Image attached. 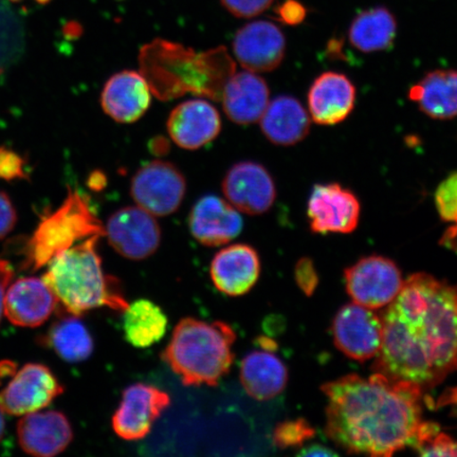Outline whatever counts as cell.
I'll use <instances>...</instances> for the list:
<instances>
[{
	"label": "cell",
	"mask_w": 457,
	"mask_h": 457,
	"mask_svg": "<svg viewBox=\"0 0 457 457\" xmlns=\"http://www.w3.org/2000/svg\"><path fill=\"white\" fill-rule=\"evenodd\" d=\"M373 370L431 390L457 370V285L415 273L381 314Z\"/></svg>",
	"instance_id": "1"
},
{
	"label": "cell",
	"mask_w": 457,
	"mask_h": 457,
	"mask_svg": "<svg viewBox=\"0 0 457 457\" xmlns=\"http://www.w3.org/2000/svg\"><path fill=\"white\" fill-rule=\"evenodd\" d=\"M328 397V436L351 454L391 456L415 448L422 424L424 391L374 373L346 375L322 386Z\"/></svg>",
	"instance_id": "2"
},
{
	"label": "cell",
	"mask_w": 457,
	"mask_h": 457,
	"mask_svg": "<svg viewBox=\"0 0 457 457\" xmlns=\"http://www.w3.org/2000/svg\"><path fill=\"white\" fill-rule=\"evenodd\" d=\"M139 60L142 76L162 100L187 93L220 100L225 84L236 72V64L225 47L197 54L162 38L145 45Z\"/></svg>",
	"instance_id": "3"
},
{
	"label": "cell",
	"mask_w": 457,
	"mask_h": 457,
	"mask_svg": "<svg viewBox=\"0 0 457 457\" xmlns=\"http://www.w3.org/2000/svg\"><path fill=\"white\" fill-rule=\"evenodd\" d=\"M100 237H91L62 251L49 262L44 281L72 316L107 307L123 312L129 303L117 278L103 270L96 250Z\"/></svg>",
	"instance_id": "4"
},
{
	"label": "cell",
	"mask_w": 457,
	"mask_h": 457,
	"mask_svg": "<svg viewBox=\"0 0 457 457\" xmlns=\"http://www.w3.org/2000/svg\"><path fill=\"white\" fill-rule=\"evenodd\" d=\"M236 341L225 322L185 318L176 325L162 357L185 386H215L231 370Z\"/></svg>",
	"instance_id": "5"
},
{
	"label": "cell",
	"mask_w": 457,
	"mask_h": 457,
	"mask_svg": "<svg viewBox=\"0 0 457 457\" xmlns=\"http://www.w3.org/2000/svg\"><path fill=\"white\" fill-rule=\"evenodd\" d=\"M105 236L86 198L70 191L64 203L39 222L26 245L24 270L37 271L54 257L91 237Z\"/></svg>",
	"instance_id": "6"
},
{
	"label": "cell",
	"mask_w": 457,
	"mask_h": 457,
	"mask_svg": "<svg viewBox=\"0 0 457 457\" xmlns=\"http://www.w3.org/2000/svg\"><path fill=\"white\" fill-rule=\"evenodd\" d=\"M345 278L353 301L373 311L391 304L404 283L395 262L380 255L359 260L347 268Z\"/></svg>",
	"instance_id": "7"
},
{
	"label": "cell",
	"mask_w": 457,
	"mask_h": 457,
	"mask_svg": "<svg viewBox=\"0 0 457 457\" xmlns=\"http://www.w3.org/2000/svg\"><path fill=\"white\" fill-rule=\"evenodd\" d=\"M184 174L173 163L155 160L134 175L130 194L134 202L154 216H168L179 209L186 196Z\"/></svg>",
	"instance_id": "8"
},
{
	"label": "cell",
	"mask_w": 457,
	"mask_h": 457,
	"mask_svg": "<svg viewBox=\"0 0 457 457\" xmlns=\"http://www.w3.org/2000/svg\"><path fill=\"white\" fill-rule=\"evenodd\" d=\"M331 334L340 352L348 358L364 362L378 355L384 327L379 314L353 302L337 312Z\"/></svg>",
	"instance_id": "9"
},
{
	"label": "cell",
	"mask_w": 457,
	"mask_h": 457,
	"mask_svg": "<svg viewBox=\"0 0 457 457\" xmlns=\"http://www.w3.org/2000/svg\"><path fill=\"white\" fill-rule=\"evenodd\" d=\"M104 231L112 247L133 261L152 256L162 242V228L155 217L138 205L114 212L108 219Z\"/></svg>",
	"instance_id": "10"
},
{
	"label": "cell",
	"mask_w": 457,
	"mask_h": 457,
	"mask_svg": "<svg viewBox=\"0 0 457 457\" xmlns=\"http://www.w3.org/2000/svg\"><path fill=\"white\" fill-rule=\"evenodd\" d=\"M64 392L47 367L26 364L0 392V410L4 414L24 416L41 411Z\"/></svg>",
	"instance_id": "11"
},
{
	"label": "cell",
	"mask_w": 457,
	"mask_h": 457,
	"mask_svg": "<svg viewBox=\"0 0 457 457\" xmlns=\"http://www.w3.org/2000/svg\"><path fill=\"white\" fill-rule=\"evenodd\" d=\"M360 212L359 199L350 188L336 182L312 187L307 216L313 233H352L358 227Z\"/></svg>",
	"instance_id": "12"
},
{
	"label": "cell",
	"mask_w": 457,
	"mask_h": 457,
	"mask_svg": "<svg viewBox=\"0 0 457 457\" xmlns=\"http://www.w3.org/2000/svg\"><path fill=\"white\" fill-rule=\"evenodd\" d=\"M170 397L158 387L136 384L125 388L121 403L112 416V428L125 441H140L169 408Z\"/></svg>",
	"instance_id": "13"
},
{
	"label": "cell",
	"mask_w": 457,
	"mask_h": 457,
	"mask_svg": "<svg viewBox=\"0 0 457 457\" xmlns=\"http://www.w3.org/2000/svg\"><path fill=\"white\" fill-rule=\"evenodd\" d=\"M222 192L238 212L249 215L268 212L277 198L276 184L270 171L253 162L234 164L222 181Z\"/></svg>",
	"instance_id": "14"
},
{
	"label": "cell",
	"mask_w": 457,
	"mask_h": 457,
	"mask_svg": "<svg viewBox=\"0 0 457 457\" xmlns=\"http://www.w3.org/2000/svg\"><path fill=\"white\" fill-rule=\"evenodd\" d=\"M233 53L245 71L271 72L282 64L286 54L284 33L267 21L250 22L233 39Z\"/></svg>",
	"instance_id": "15"
},
{
	"label": "cell",
	"mask_w": 457,
	"mask_h": 457,
	"mask_svg": "<svg viewBox=\"0 0 457 457\" xmlns=\"http://www.w3.org/2000/svg\"><path fill=\"white\" fill-rule=\"evenodd\" d=\"M356 96L355 85L345 74L324 72L314 79L308 91V112L318 125L339 124L353 111Z\"/></svg>",
	"instance_id": "16"
},
{
	"label": "cell",
	"mask_w": 457,
	"mask_h": 457,
	"mask_svg": "<svg viewBox=\"0 0 457 457\" xmlns=\"http://www.w3.org/2000/svg\"><path fill=\"white\" fill-rule=\"evenodd\" d=\"M238 211L226 200L214 195L200 198L188 216L194 238L208 247H219L237 238L243 230Z\"/></svg>",
	"instance_id": "17"
},
{
	"label": "cell",
	"mask_w": 457,
	"mask_h": 457,
	"mask_svg": "<svg viewBox=\"0 0 457 457\" xmlns=\"http://www.w3.org/2000/svg\"><path fill=\"white\" fill-rule=\"evenodd\" d=\"M167 128L170 139L185 150H198L212 142L221 130L219 112L208 101L188 100L170 112Z\"/></svg>",
	"instance_id": "18"
},
{
	"label": "cell",
	"mask_w": 457,
	"mask_h": 457,
	"mask_svg": "<svg viewBox=\"0 0 457 457\" xmlns=\"http://www.w3.org/2000/svg\"><path fill=\"white\" fill-rule=\"evenodd\" d=\"M17 436L26 453L38 457L55 456L65 451L73 438L67 417L56 411L33 412L21 417Z\"/></svg>",
	"instance_id": "19"
},
{
	"label": "cell",
	"mask_w": 457,
	"mask_h": 457,
	"mask_svg": "<svg viewBox=\"0 0 457 457\" xmlns=\"http://www.w3.org/2000/svg\"><path fill=\"white\" fill-rule=\"evenodd\" d=\"M152 90L141 72L124 71L108 79L101 105L108 117L119 123H134L151 105Z\"/></svg>",
	"instance_id": "20"
},
{
	"label": "cell",
	"mask_w": 457,
	"mask_h": 457,
	"mask_svg": "<svg viewBox=\"0 0 457 457\" xmlns=\"http://www.w3.org/2000/svg\"><path fill=\"white\" fill-rule=\"evenodd\" d=\"M57 300L44 279L21 278L10 285L4 295V316L17 327L37 328L50 318Z\"/></svg>",
	"instance_id": "21"
},
{
	"label": "cell",
	"mask_w": 457,
	"mask_h": 457,
	"mask_svg": "<svg viewBox=\"0 0 457 457\" xmlns=\"http://www.w3.org/2000/svg\"><path fill=\"white\" fill-rule=\"evenodd\" d=\"M261 273V261L249 245L237 244L221 249L211 262L215 287L230 296H241L254 287Z\"/></svg>",
	"instance_id": "22"
},
{
	"label": "cell",
	"mask_w": 457,
	"mask_h": 457,
	"mask_svg": "<svg viewBox=\"0 0 457 457\" xmlns=\"http://www.w3.org/2000/svg\"><path fill=\"white\" fill-rule=\"evenodd\" d=\"M270 90L264 79L253 71L234 72L222 89L227 117L239 125L260 121L270 104Z\"/></svg>",
	"instance_id": "23"
},
{
	"label": "cell",
	"mask_w": 457,
	"mask_h": 457,
	"mask_svg": "<svg viewBox=\"0 0 457 457\" xmlns=\"http://www.w3.org/2000/svg\"><path fill=\"white\" fill-rule=\"evenodd\" d=\"M260 121L262 134L273 145L291 146L310 134L312 118L298 99L278 96L270 102Z\"/></svg>",
	"instance_id": "24"
},
{
	"label": "cell",
	"mask_w": 457,
	"mask_h": 457,
	"mask_svg": "<svg viewBox=\"0 0 457 457\" xmlns=\"http://www.w3.org/2000/svg\"><path fill=\"white\" fill-rule=\"evenodd\" d=\"M241 382L250 397L261 402L276 398L288 384V370L270 351H253L243 359Z\"/></svg>",
	"instance_id": "25"
},
{
	"label": "cell",
	"mask_w": 457,
	"mask_h": 457,
	"mask_svg": "<svg viewBox=\"0 0 457 457\" xmlns=\"http://www.w3.org/2000/svg\"><path fill=\"white\" fill-rule=\"evenodd\" d=\"M409 99L428 118L451 120L457 117V71L428 72L409 90Z\"/></svg>",
	"instance_id": "26"
},
{
	"label": "cell",
	"mask_w": 457,
	"mask_h": 457,
	"mask_svg": "<svg viewBox=\"0 0 457 457\" xmlns=\"http://www.w3.org/2000/svg\"><path fill=\"white\" fill-rule=\"evenodd\" d=\"M397 37V21L390 10L377 7L363 11L352 21L348 39L363 54H376L392 48Z\"/></svg>",
	"instance_id": "27"
},
{
	"label": "cell",
	"mask_w": 457,
	"mask_h": 457,
	"mask_svg": "<svg viewBox=\"0 0 457 457\" xmlns=\"http://www.w3.org/2000/svg\"><path fill=\"white\" fill-rule=\"evenodd\" d=\"M168 325L167 314L150 300H137L123 312L125 339L137 348L156 345L167 333Z\"/></svg>",
	"instance_id": "28"
},
{
	"label": "cell",
	"mask_w": 457,
	"mask_h": 457,
	"mask_svg": "<svg viewBox=\"0 0 457 457\" xmlns=\"http://www.w3.org/2000/svg\"><path fill=\"white\" fill-rule=\"evenodd\" d=\"M46 341L57 355L71 363L87 360L95 346L93 337L77 316L54 323Z\"/></svg>",
	"instance_id": "29"
},
{
	"label": "cell",
	"mask_w": 457,
	"mask_h": 457,
	"mask_svg": "<svg viewBox=\"0 0 457 457\" xmlns=\"http://www.w3.org/2000/svg\"><path fill=\"white\" fill-rule=\"evenodd\" d=\"M434 199L441 219L451 224L445 232L441 244L457 253V171L441 182Z\"/></svg>",
	"instance_id": "30"
},
{
	"label": "cell",
	"mask_w": 457,
	"mask_h": 457,
	"mask_svg": "<svg viewBox=\"0 0 457 457\" xmlns=\"http://www.w3.org/2000/svg\"><path fill=\"white\" fill-rule=\"evenodd\" d=\"M316 436L314 428L304 419L279 422L272 434L273 444L279 449L300 448Z\"/></svg>",
	"instance_id": "31"
},
{
	"label": "cell",
	"mask_w": 457,
	"mask_h": 457,
	"mask_svg": "<svg viewBox=\"0 0 457 457\" xmlns=\"http://www.w3.org/2000/svg\"><path fill=\"white\" fill-rule=\"evenodd\" d=\"M222 7L237 19H253L271 7L273 0H220Z\"/></svg>",
	"instance_id": "32"
},
{
	"label": "cell",
	"mask_w": 457,
	"mask_h": 457,
	"mask_svg": "<svg viewBox=\"0 0 457 457\" xmlns=\"http://www.w3.org/2000/svg\"><path fill=\"white\" fill-rule=\"evenodd\" d=\"M25 165V160L19 154L0 147V179L8 181L26 179Z\"/></svg>",
	"instance_id": "33"
},
{
	"label": "cell",
	"mask_w": 457,
	"mask_h": 457,
	"mask_svg": "<svg viewBox=\"0 0 457 457\" xmlns=\"http://www.w3.org/2000/svg\"><path fill=\"white\" fill-rule=\"evenodd\" d=\"M415 450L424 456H457V441L439 431Z\"/></svg>",
	"instance_id": "34"
},
{
	"label": "cell",
	"mask_w": 457,
	"mask_h": 457,
	"mask_svg": "<svg viewBox=\"0 0 457 457\" xmlns=\"http://www.w3.org/2000/svg\"><path fill=\"white\" fill-rule=\"evenodd\" d=\"M296 285L307 296H312L319 285V276L313 262L308 257H303L296 262L295 270Z\"/></svg>",
	"instance_id": "35"
},
{
	"label": "cell",
	"mask_w": 457,
	"mask_h": 457,
	"mask_svg": "<svg viewBox=\"0 0 457 457\" xmlns=\"http://www.w3.org/2000/svg\"><path fill=\"white\" fill-rule=\"evenodd\" d=\"M17 221L16 210L7 194L0 191V239L13 230Z\"/></svg>",
	"instance_id": "36"
},
{
	"label": "cell",
	"mask_w": 457,
	"mask_h": 457,
	"mask_svg": "<svg viewBox=\"0 0 457 457\" xmlns=\"http://www.w3.org/2000/svg\"><path fill=\"white\" fill-rule=\"evenodd\" d=\"M278 21L286 25L296 26L304 21L306 16L305 8L295 0H286L284 4L277 9Z\"/></svg>",
	"instance_id": "37"
},
{
	"label": "cell",
	"mask_w": 457,
	"mask_h": 457,
	"mask_svg": "<svg viewBox=\"0 0 457 457\" xmlns=\"http://www.w3.org/2000/svg\"><path fill=\"white\" fill-rule=\"evenodd\" d=\"M13 277L14 270L10 262L5 260H0V322H2V318L4 314V295Z\"/></svg>",
	"instance_id": "38"
},
{
	"label": "cell",
	"mask_w": 457,
	"mask_h": 457,
	"mask_svg": "<svg viewBox=\"0 0 457 457\" xmlns=\"http://www.w3.org/2000/svg\"><path fill=\"white\" fill-rule=\"evenodd\" d=\"M300 456H337L338 453H335V451L330 450L325 445H308V447L302 448L299 454Z\"/></svg>",
	"instance_id": "39"
},
{
	"label": "cell",
	"mask_w": 457,
	"mask_h": 457,
	"mask_svg": "<svg viewBox=\"0 0 457 457\" xmlns=\"http://www.w3.org/2000/svg\"><path fill=\"white\" fill-rule=\"evenodd\" d=\"M151 152L157 156L165 155L170 150V143L163 137L153 139L150 145Z\"/></svg>",
	"instance_id": "40"
},
{
	"label": "cell",
	"mask_w": 457,
	"mask_h": 457,
	"mask_svg": "<svg viewBox=\"0 0 457 457\" xmlns=\"http://www.w3.org/2000/svg\"><path fill=\"white\" fill-rule=\"evenodd\" d=\"M89 185L94 190H101L106 185V177L101 171H95L90 177Z\"/></svg>",
	"instance_id": "41"
},
{
	"label": "cell",
	"mask_w": 457,
	"mask_h": 457,
	"mask_svg": "<svg viewBox=\"0 0 457 457\" xmlns=\"http://www.w3.org/2000/svg\"><path fill=\"white\" fill-rule=\"evenodd\" d=\"M257 343H259V345L262 348V350H265V351L274 352L277 350V347H278L276 342H274L270 338H266V337H260V338L257 339Z\"/></svg>",
	"instance_id": "42"
},
{
	"label": "cell",
	"mask_w": 457,
	"mask_h": 457,
	"mask_svg": "<svg viewBox=\"0 0 457 457\" xmlns=\"http://www.w3.org/2000/svg\"><path fill=\"white\" fill-rule=\"evenodd\" d=\"M443 403L457 405V388L445 394V396L443 398Z\"/></svg>",
	"instance_id": "43"
},
{
	"label": "cell",
	"mask_w": 457,
	"mask_h": 457,
	"mask_svg": "<svg viewBox=\"0 0 457 457\" xmlns=\"http://www.w3.org/2000/svg\"><path fill=\"white\" fill-rule=\"evenodd\" d=\"M4 412L2 410H0V442H2V439L4 436Z\"/></svg>",
	"instance_id": "44"
},
{
	"label": "cell",
	"mask_w": 457,
	"mask_h": 457,
	"mask_svg": "<svg viewBox=\"0 0 457 457\" xmlns=\"http://www.w3.org/2000/svg\"><path fill=\"white\" fill-rule=\"evenodd\" d=\"M12 2H21V0H12ZM37 2L38 4H48L50 2V0H37Z\"/></svg>",
	"instance_id": "45"
}]
</instances>
